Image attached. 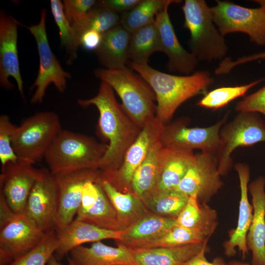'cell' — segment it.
<instances>
[{
  "instance_id": "16",
  "label": "cell",
  "mask_w": 265,
  "mask_h": 265,
  "mask_svg": "<svg viewBox=\"0 0 265 265\" xmlns=\"http://www.w3.org/2000/svg\"><path fill=\"white\" fill-rule=\"evenodd\" d=\"M99 169H84L53 174L58 186V202L55 230L74 221L81 204L83 187L90 180L101 181Z\"/></svg>"
},
{
  "instance_id": "7",
  "label": "cell",
  "mask_w": 265,
  "mask_h": 265,
  "mask_svg": "<svg viewBox=\"0 0 265 265\" xmlns=\"http://www.w3.org/2000/svg\"><path fill=\"white\" fill-rule=\"evenodd\" d=\"M0 208V265H6L39 244L47 232L25 213L14 212L1 194Z\"/></svg>"
},
{
  "instance_id": "6",
  "label": "cell",
  "mask_w": 265,
  "mask_h": 265,
  "mask_svg": "<svg viewBox=\"0 0 265 265\" xmlns=\"http://www.w3.org/2000/svg\"><path fill=\"white\" fill-rule=\"evenodd\" d=\"M61 130L57 114L52 111L36 113L16 127L12 138L13 149L19 159L33 164L44 159Z\"/></svg>"
},
{
  "instance_id": "49",
  "label": "cell",
  "mask_w": 265,
  "mask_h": 265,
  "mask_svg": "<svg viewBox=\"0 0 265 265\" xmlns=\"http://www.w3.org/2000/svg\"><path fill=\"white\" fill-rule=\"evenodd\" d=\"M253 1L258 3L260 6L265 8V0H253Z\"/></svg>"
},
{
  "instance_id": "12",
  "label": "cell",
  "mask_w": 265,
  "mask_h": 265,
  "mask_svg": "<svg viewBox=\"0 0 265 265\" xmlns=\"http://www.w3.org/2000/svg\"><path fill=\"white\" fill-rule=\"evenodd\" d=\"M165 124L155 117L142 127L138 136L127 150L119 167L112 172L101 171V179L109 182L118 190L132 192L133 175L146 158L151 147L160 140Z\"/></svg>"
},
{
  "instance_id": "15",
  "label": "cell",
  "mask_w": 265,
  "mask_h": 265,
  "mask_svg": "<svg viewBox=\"0 0 265 265\" xmlns=\"http://www.w3.org/2000/svg\"><path fill=\"white\" fill-rule=\"evenodd\" d=\"M18 159L1 167L0 194L9 208L16 213L25 212L30 191L41 173V169Z\"/></svg>"
},
{
  "instance_id": "10",
  "label": "cell",
  "mask_w": 265,
  "mask_h": 265,
  "mask_svg": "<svg viewBox=\"0 0 265 265\" xmlns=\"http://www.w3.org/2000/svg\"><path fill=\"white\" fill-rule=\"evenodd\" d=\"M46 9H43L37 24L24 25L34 37L39 56L38 73L31 87V89H35L30 100L33 104L43 102L47 88L51 84L60 92H64L67 79L71 78V74L63 69L49 45L46 27Z\"/></svg>"
},
{
  "instance_id": "22",
  "label": "cell",
  "mask_w": 265,
  "mask_h": 265,
  "mask_svg": "<svg viewBox=\"0 0 265 265\" xmlns=\"http://www.w3.org/2000/svg\"><path fill=\"white\" fill-rule=\"evenodd\" d=\"M108 246L101 241L94 242L89 247L81 245L72 249L70 259L77 265H135L132 250L122 244Z\"/></svg>"
},
{
  "instance_id": "19",
  "label": "cell",
  "mask_w": 265,
  "mask_h": 265,
  "mask_svg": "<svg viewBox=\"0 0 265 265\" xmlns=\"http://www.w3.org/2000/svg\"><path fill=\"white\" fill-rule=\"evenodd\" d=\"M235 168L238 176L240 190L238 216L237 227L229 232V239L223 243V248L225 255L229 257L236 255L238 248L244 259L248 253L246 237L253 215V207L248 196L250 170L249 166L243 163H237Z\"/></svg>"
},
{
  "instance_id": "35",
  "label": "cell",
  "mask_w": 265,
  "mask_h": 265,
  "mask_svg": "<svg viewBox=\"0 0 265 265\" xmlns=\"http://www.w3.org/2000/svg\"><path fill=\"white\" fill-rule=\"evenodd\" d=\"M211 236L196 229L175 225L166 233L151 241L143 243L137 249L172 247L208 241Z\"/></svg>"
},
{
  "instance_id": "25",
  "label": "cell",
  "mask_w": 265,
  "mask_h": 265,
  "mask_svg": "<svg viewBox=\"0 0 265 265\" xmlns=\"http://www.w3.org/2000/svg\"><path fill=\"white\" fill-rule=\"evenodd\" d=\"M208 242L132 250V258L135 265H182L199 253Z\"/></svg>"
},
{
  "instance_id": "2",
  "label": "cell",
  "mask_w": 265,
  "mask_h": 265,
  "mask_svg": "<svg viewBox=\"0 0 265 265\" xmlns=\"http://www.w3.org/2000/svg\"><path fill=\"white\" fill-rule=\"evenodd\" d=\"M130 67L140 76L155 94L156 117L164 124L172 118L177 108L189 99L207 93L213 79L206 71L186 76L166 74L150 67L131 62Z\"/></svg>"
},
{
  "instance_id": "48",
  "label": "cell",
  "mask_w": 265,
  "mask_h": 265,
  "mask_svg": "<svg viewBox=\"0 0 265 265\" xmlns=\"http://www.w3.org/2000/svg\"><path fill=\"white\" fill-rule=\"evenodd\" d=\"M228 265H249V264L239 261H233L230 262Z\"/></svg>"
},
{
  "instance_id": "37",
  "label": "cell",
  "mask_w": 265,
  "mask_h": 265,
  "mask_svg": "<svg viewBox=\"0 0 265 265\" xmlns=\"http://www.w3.org/2000/svg\"><path fill=\"white\" fill-rule=\"evenodd\" d=\"M50 7L55 23L59 29L61 45L69 53L68 62H72L77 57L78 49L80 46V38L64 14L63 2L59 0H51Z\"/></svg>"
},
{
  "instance_id": "39",
  "label": "cell",
  "mask_w": 265,
  "mask_h": 265,
  "mask_svg": "<svg viewBox=\"0 0 265 265\" xmlns=\"http://www.w3.org/2000/svg\"><path fill=\"white\" fill-rule=\"evenodd\" d=\"M16 126L10 121L6 115L0 116V160L2 167L10 162L16 161L18 158L12 146V138Z\"/></svg>"
},
{
  "instance_id": "38",
  "label": "cell",
  "mask_w": 265,
  "mask_h": 265,
  "mask_svg": "<svg viewBox=\"0 0 265 265\" xmlns=\"http://www.w3.org/2000/svg\"><path fill=\"white\" fill-rule=\"evenodd\" d=\"M57 246L55 230H50L39 244L6 265H46L54 255Z\"/></svg>"
},
{
  "instance_id": "40",
  "label": "cell",
  "mask_w": 265,
  "mask_h": 265,
  "mask_svg": "<svg viewBox=\"0 0 265 265\" xmlns=\"http://www.w3.org/2000/svg\"><path fill=\"white\" fill-rule=\"evenodd\" d=\"M62 2L64 14L73 26L84 19L97 1L95 0H64Z\"/></svg>"
},
{
  "instance_id": "31",
  "label": "cell",
  "mask_w": 265,
  "mask_h": 265,
  "mask_svg": "<svg viewBox=\"0 0 265 265\" xmlns=\"http://www.w3.org/2000/svg\"><path fill=\"white\" fill-rule=\"evenodd\" d=\"M189 196L177 190L154 191L142 200L149 212L176 218L186 206Z\"/></svg>"
},
{
  "instance_id": "11",
  "label": "cell",
  "mask_w": 265,
  "mask_h": 265,
  "mask_svg": "<svg viewBox=\"0 0 265 265\" xmlns=\"http://www.w3.org/2000/svg\"><path fill=\"white\" fill-rule=\"evenodd\" d=\"M228 116L227 114L214 125L205 128L189 127L187 121L183 119L165 124L160 142L165 148L189 152L198 149L215 156L220 145L219 132Z\"/></svg>"
},
{
  "instance_id": "4",
  "label": "cell",
  "mask_w": 265,
  "mask_h": 265,
  "mask_svg": "<svg viewBox=\"0 0 265 265\" xmlns=\"http://www.w3.org/2000/svg\"><path fill=\"white\" fill-rule=\"evenodd\" d=\"M95 75L116 92L124 111L139 127L142 128L156 117L155 94L141 77L126 67L118 69H97Z\"/></svg>"
},
{
  "instance_id": "50",
  "label": "cell",
  "mask_w": 265,
  "mask_h": 265,
  "mask_svg": "<svg viewBox=\"0 0 265 265\" xmlns=\"http://www.w3.org/2000/svg\"></svg>"
},
{
  "instance_id": "45",
  "label": "cell",
  "mask_w": 265,
  "mask_h": 265,
  "mask_svg": "<svg viewBox=\"0 0 265 265\" xmlns=\"http://www.w3.org/2000/svg\"><path fill=\"white\" fill-rule=\"evenodd\" d=\"M141 0H105L100 1V3L118 14H123L132 9Z\"/></svg>"
},
{
  "instance_id": "20",
  "label": "cell",
  "mask_w": 265,
  "mask_h": 265,
  "mask_svg": "<svg viewBox=\"0 0 265 265\" xmlns=\"http://www.w3.org/2000/svg\"><path fill=\"white\" fill-rule=\"evenodd\" d=\"M265 178L260 176L248 186L253 207L252 220L247 237L252 252L251 265H265Z\"/></svg>"
},
{
  "instance_id": "30",
  "label": "cell",
  "mask_w": 265,
  "mask_h": 265,
  "mask_svg": "<svg viewBox=\"0 0 265 265\" xmlns=\"http://www.w3.org/2000/svg\"><path fill=\"white\" fill-rule=\"evenodd\" d=\"M154 21L131 32L129 48L131 62L148 64L151 55L160 52L159 33Z\"/></svg>"
},
{
  "instance_id": "23",
  "label": "cell",
  "mask_w": 265,
  "mask_h": 265,
  "mask_svg": "<svg viewBox=\"0 0 265 265\" xmlns=\"http://www.w3.org/2000/svg\"><path fill=\"white\" fill-rule=\"evenodd\" d=\"M176 218L149 212L132 225L121 231L117 244L134 250L144 243L162 236L175 225Z\"/></svg>"
},
{
  "instance_id": "9",
  "label": "cell",
  "mask_w": 265,
  "mask_h": 265,
  "mask_svg": "<svg viewBox=\"0 0 265 265\" xmlns=\"http://www.w3.org/2000/svg\"><path fill=\"white\" fill-rule=\"evenodd\" d=\"M211 7L214 23L224 36L233 32L248 35L259 46L265 45V8H247L228 0H216Z\"/></svg>"
},
{
  "instance_id": "17",
  "label": "cell",
  "mask_w": 265,
  "mask_h": 265,
  "mask_svg": "<svg viewBox=\"0 0 265 265\" xmlns=\"http://www.w3.org/2000/svg\"><path fill=\"white\" fill-rule=\"evenodd\" d=\"M21 23L5 14H0V84L3 88L10 90L13 85L9 78H13L18 89L24 97L23 81L20 71L17 48V26Z\"/></svg>"
},
{
  "instance_id": "46",
  "label": "cell",
  "mask_w": 265,
  "mask_h": 265,
  "mask_svg": "<svg viewBox=\"0 0 265 265\" xmlns=\"http://www.w3.org/2000/svg\"><path fill=\"white\" fill-rule=\"evenodd\" d=\"M207 248V245L199 253L182 265H228L221 257H216L212 262L208 261L205 257Z\"/></svg>"
},
{
  "instance_id": "13",
  "label": "cell",
  "mask_w": 265,
  "mask_h": 265,
  "mask_svg": "<svg viewBox=\"0 0 265 265\" xmlns=\"http://www.w3.org/2000/svg\"><path fill=\"white\" fill-rule=\"evenodd\" d=\"M215 156L200 152L194 159L176 190L188 196L196 195L200 203H207L223 185Z\"/></svg>"
},
{
  "instance_id": "43",
  "label": "cell",
  "mask_w": 265,
  "mask_h": 265,
  "mask_svg": "<svg viewBox=\"0 0 265 265\" xmlns=\"http://www.w3.org/2000/svg\"><path fill=\"white\" fill-rule=\"evenodd\" d=\"M265 59V52L251 55L239 57L236 60H232L230 58H225L219 64V69L224 74L229 73L232 69L238 65L255 61L258 59Z\"/></svg>"
},
{
  "instance_id": "3",
  "label": "cell",
  "mask_w": 265,
  "mask_h": 265,
  "mask_svg": "<svg viewBox=\"0 0 265 265\" xmlns=\"http://www.w3.org/2000/svg\"><path fill=\"white\" fill-rule=\"evenodd\" d=\"M108 145L94 138L62 130L46 153L44 159L50 172L57 174L84 169H99Z\"/></svg>"
},
{
  "instance_id": "5",
  "label": "cell",
  "mask_w": 265,
  "mask_h": 265,
  "mask_svg": "<svg viewBox=\"0 0 265 265\" xmlns=\"http://www.w3.org/2000/svg\"><path fill=\"white\" fill-rule=\"evenodd\" d=\"M183 26L190 34L191 53L197 59H224L228 46L214 23L211 7L204 0H186L182 7Z\"/></svg>"
},
{
  "instance_id": "24",
  "label": "cell",
  "mask_w": 265,
  "mask_h": 265,
  "mask_svg": "<svg viewBox=\"0 0 265 265\" xmlns=\"http://www.w3.org/2000/svg\"><path fill=\"white\" fill-rule=\"evenodd\" d=\"M194 155L193 152L162 146L159 154V174L154 191L175 190L192 163Z\"/></svg>"
},
{
  "instance_id": "36",
  "label": "cell",
  "mask_w": 265,
  "mask_h": 265,
  "mask_svg": "<svg viewBox=\"0 0 265 265\" xmlns=\"http://www.w3.org/2000/svg\"><path fill=\"white\" fill-rule=\"evenodd\" d=\"M265 80V78L243 85L215 88L206 93L196 105L207 109L220 108L235 99L243 96L251 88Z\"/></svg>"
},
{
  "instance_id": "1",
  "label": "cell",
  "mask_w": 265,
  "mask_h": 265,
  "mask_svg": "<svg viewBox=\"0 0 265 265\" xmlns=\"http://www.w3.org/2000/svg\"><path fill=\"white\" fill-rule=\"evenodd\" d=\"M77 103L83 107L94 106L99 111V129L102 136L108 141L107 149L100 161L99 170L112 172L117 169L142 128L128 115L117 101L113 89L104 81L101 80L95 96L78 100Z\"/></svg>"
},
{
  "instance_id": "42",
  "label": "cell",
  "mask_w": 265,
  "mask_h": 265,
  "mask_svg": "<svg viewBox=\"0 0 265 265\" xmlns=\"http://www.w3.org/2000/svg\"><path fill=\"white\" fill-rule=\"evenodd\" d=\"M100 181L90 180L86 182L83 187L81 204L77 214L86 212L95 205L99 196Z\"/></svg>"
},
{
  "instance_id": "34",
  "label": "cell",
  "mask_w": 265,
  "mask_h": 265,
  "mask_svg": "<svg viewBox=\"0 0 265 265\" xmlns=\"http://www.w3.org/2000/svg\"><path fill=\"white\" fill-rule=\"evenodd\" d=\"M118 13L104 6L100 2L90 10L83 20L72 26L80 39L82 34L88 30H94L102 34L120 24Z\"/></svg>"
},
{
  "instance_id": "27",
  "label": "cell",
  "mask_w": 265,
  "mask_h": 265,
  "mask_svg": "<svg viewBox=\"0 0 265 265\" xmlns=\"http://www.w3.org/2000/svg\"><path fill=\"white\" fill-rule=\"evenodd\" d=\"M100 184L116 212L121 231L149 212L142 200L134 193L121 192L105 180L101 179Z\"/></svg>"
},
{
  "instance_id": "14",
  "label": "cell",
  "mask_w": 265,
  "mask_h": 265,
  "mask_svg": "<svg viewBox=\"0 0 265 265\" xmlns=\"http://www.w3.org/2000/svg\"><path fill=\"white\" fill-rule=\"evenodd\" d=\"M58 202L55 177L50 171L42 168L30 191L24 213L45 232L55 230Z\"/></svg>"
},
{
  "instance_id": "33",
  "label": "cell",
  "mask_w": 265,
  "mask_h": 265,
  "mask_svg": "<svg viewBox=\"0 0 265 265\" xmlns=\"http://www.w3.org/2000/svg\"><path fill=\"white\" fill-rule=\"evenodd\" d=\"M76 219L102 228L121 231L116 212L104 192L100 181L97 202L86 212L77 214Z\"/></svg>"
},
{
  "instance_id": "8",
  "label": "cell",
  "mask_w": 265,
  "mask_h": 265,
  "mask_svg": "<svg viewBox=\"0 0 265 265\" xmlns=\"http://www.w3.org/2000/svg\"><path fill=\"white\" fill-rule=\"evenodd\" d=\"M220 145L215 156L221 176L226 175L233 164L232 154L239 147L265 142V121L258 113L241 112L219 132Z\"/></svg>"
},
{
  "instance_id": "29",
  "label": "cell",
  "mask_w": 265,
  "mask_h": 265,
  "mask_svg": "<svg viewBox=\"0 0 265 265\" xmlns=\"http://www.w3.org/2000/svg\"><path fill=\"white\" fill-rule=\"evenodd\" d=\"M160 140L151 147L146 158L134 172L131 184L132 192L141 199L153 192L159 174Z\"/></svg>"
},
{
  "instance_id": "41",
  "label": "cell",
  "mask_w": 265,
  "mask_h": 265,
  "mask_svg": "<svg viewBox=\"0 0 265 265\" xmlns=\"http://www.w3.org/2000/svg\"><path fill=\"white\" fill-rule=\"evenodd\" d=\"M235 109L239 112L259 113L265 117V85L238 103Z\"/></svg>"
},
{
  "instance_id": "47",
  "label": "cell",
  "mask_w": 265,
  "mask_h": 265,
  "mask_svg": "<svg viewBox=\"0 0 265 265\" xmlns=\"http://www.w3.org/2000/svg\"><path fill=\"white\" fill-rule=\"evenodd\" d=\"M68 260L69 265H77L70 258ZM47 264L48 265H61L54 255L51 257Z\"/></svg>"
},
{
  "instance_id": "21",
  "label": "cell",
  "mask_w": 265,
  "mask_h": 265,
  "mask_svg": "<svg viewBox=\"0 0 265 265\" xmlns=\"http://www.w3.org/2000/svg\"><path fill=\"white\" fill-rule=\"evenodd\" d=\"M55 230L58 246L54 255L58 261L72 249L83 243L107 239L119 240L121 233L120 231L102 228L76 219L66 227Z\"/></svg>"
},
{
  "instance_id": "28",
  "label": "cell",
  "mask_w": 265,
  "mask_h": 265,
  "mask_svg": "<svg viewBox=\"0 0 265 265\" xmlns=\"http://www.w3.org/2000/svg\"><path fill=\"white\" fill-rule=\"evenodd\" d=\"M218 225L215 210L207 203L198 202L196 195H190L188 202L176 218L175 225L202 231L212 236Z\"/></svg>"
},
{
  "instance_id": "44",
  "label": "cell",
  "mask_w": 265,
  "mask_h": 265,
  "mask_svg": "<svg viewBox=\"0 0 265 265\" xmlns=\"http://www.w3.org/2000/svg\"><path fill=\"white\" fill-rule=\"evenodd\" d=\"M103 34L94 30L85 31L81 36L80 46L88 51H96L101 44Z\"/></svg>"
},
{
  "instance_id": "18",
  "label": "cell",
  "mask_w": 265,
  "mask_h": 265,
  "mask_svg": "<svg viewBox=\"0 0 265 265\" xmlns=\"http://www.w3.org/2000/svg\"><path fill=\"white\" fill-rule=\"evenodd\" d=\"M170 5H166L155 18V24L159 36L160 52L168 57L167 68L169 71L190 75L197 65L198 59L180 43L169 15Z\"/></svg>"
},
{
  "instance_id": "32",
  "label": "cell",
  "mask_w": 265,
  "mask_h": 265,
  "mask_svg": "<svg viewBox=\"0 0 265 265\" xmlns=\"http://www.w3.org/2000/svg\"><path fill=\"white\" fill-rule=\"evenodd\" d=\"M177 0H141L131 10L122 14L120 24L130 32L155 21L156 15L167 4L179 3Z\"/></svg>"
},
{
  "instance_id": "26",
  "label": "cell",
  "mask_w": 265,
  "mask_h": 265,
  "mask_svg": "<svg viewBox=\"0 0 265 265\" xmlns=\"http://www.w3.org/2000/svg\"><path fill=\"white\" fill-rule=\"evenodd\" d=\"M131 32L121 24L103 34L102 42L95 53L100 63L108 69L125 67L129 59Z\"/></svg>"
}]
</instances>
